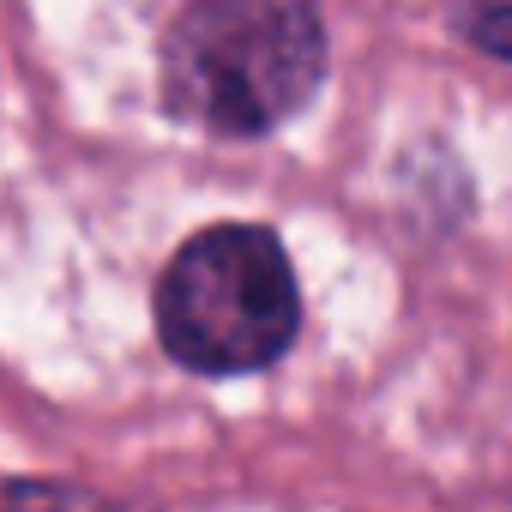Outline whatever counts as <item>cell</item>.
<instances>
[{"label": "cell", "instance_id": "cell-3", "mask_svg": "<svg viewBox=\"0 0 512 512\" xmlns=\"http://www.w3.org/2000/svg\"><path fill=\"white\" fill-rule=\"evenodd\" d=\"M452 25H458V37H464L470 49H482L488 61H512V7H470V13H458Z\"/></svg>", "mask_w": 512, "mask_h": 512}, {"label": "cell", "instance_id": "cell-1", "mask_svg": "<svg viewBox=\"0 0 512 512\" xmlns=\"http://www.w3.org/2000/svg\"><path fill=\"white\" fill-rule=\"evenodd\" d=\"M326 79V25L302 0H193L157 43V97L211 139L284 127Z\"/></svg>", "mask_w": 512, "mask_h": 512}, {"label": "cell", "instance_id": "cell-2", "mask_svg": "<svg viewBox=\"0 0 512 512\" xmlns=\"http://www.w3.org/2000/svg\"><path fill=\"white\" fill-rule=\"evenodd\" d=\"M302 332V290L266 223L187 235L157 278V338L193 374H260Z\"/></svg>", "mask_w": 512, "mask_h": 512}]
</instances>
